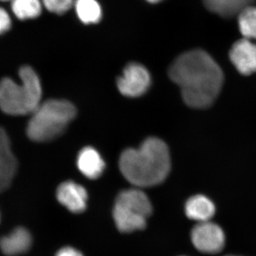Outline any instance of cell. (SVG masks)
<instances>
[{"instance_id": "cell-14", "label": "cell", "mask_w": 256, "mask_h": 256, "mask_svg": "<svg viewBox=\"0 0 256 256\" xmlns=\"http://www.w3.org/2000/svg\"><path fill=\"white\" fill-rule=\"evenodd\" d=\"M254 0H203L208 11L222 16L232 18L252 5Z\"/></svg>"}, {"instance_id": "cell-17", "label": "cell", "mask_w": 256, "mask_h": 256, "mask_svg": "<svg viewBox=\"0 0 256 256\" xmlns=\"http://www.w3.org/2000/svg\"><path fill=\"white\" fill-rule=\"evenodd\" d=\"M238 24L244 38L256 40V8L250 5L242 10L238 15Z\"/></svg>"}, {"instance_id": "cell-9", "label": "cell", "mask_w": 256, "mask_h": 256, "mask_svg": "<svg viewBox=\"0 0 256 256\" xmlns=\"http://www.w3.org/2000/svg\"><path fill=\"white\" fill-rule=\"evenodd\" d=\"M18 163L12 150L8 133L0 127V192L10 188L16 174Z\"/></svg>"}, {"instance_id": "cell-3", "label": "cell", "mask_w": 256, "mask_h": 256, "mask_svg": "<svg viewBox=\"0 0 256 256\" xmlns=\"http://www.w3.org/2000/svg\"><path fill=\"white\" fill-rule=\"evenodd\" d=\"M18 76L20 82L8 77L0 80V110L10 116L31 114L42 102V84L36 72L24 66Z\"/></svg>"}, {"instance_id": "cell-5", "label": "cell", "mask_w": 256, "mask_h": 256, "mask_svg": "<svg viewBox=\"0 0 256 256\" xmlns=\"http://www.w3.org/2000/svg\"><path fill=\"white\" fill-rule=\"evenodd\" d=\"M152 212L149 198L138 188L120 193L114 208V218L120 232L130 233L142 230Z\"/></svg>"}, {"instance_id": "cell-21", "label": "cell", "mask_w": 256, "mask_h": 256, "mask_svg": "<svg viewBox=\"0 0 256 256\" xmlns=\"http://www.w3.org/2000/svg\"><path fill=\"white\" fill-rule=\"evenodd\" d=\"M146 1H148L149 2L151 3H156L162 1V0H146Z\"/></svg>"}, {"instance_id": "cell-1", "label": "cell", "mask_w": 256, "mask_h": 256, "mask_svg": "<svg viewBox=\"0 0 256 256\" xmlns=\"http://www.w3.org/2000/svg\"><path fill=\"white\" fill-rule=\"evenodd\" d=\"M170 78L181 89L184 102L205 108L215 100L223 84V72L205 50H194L180 55L169 70Z\"/></svg>"}, {"instance_id": "cell-16", "label": "cell", "mask_w": 256, "mask_h": 256, "mask_svg": "<svg viewBox=\"0 0 256 256\" xmlns=\"http://www.w3.org/2000/svg\"><path fill=\"white\" fill-rule=\"evenodd\" d=\"M74 6L82 22L95 24L100 21L102 10L96 0H76Z\"/></svg>"}, {"instance_id": "cell-7", "label": "cell", "mask_w": 256, "mask_h": 256, "mask_svg": "<svg viewBox=\"0 0 256 256\" xmlns=\"http://www.w3.org/2000/svg\"><path fill=\"white\" fill-rule=\"evenodd\" d=\"M151 76L146 67L138 63L128 64L117 80V86L122 95L137 98L148 92Z\"/></svg>"}, {"instance_id": "cell-6", "label": "cell", "mask_w": 256, "mask_h": 256, "mask_svg": "<svg viewBox=\"0 0 256 256\" xmlns=\"http://www.w3.org/2000/svg\"><path fill=\"white\" fill-rule=\"evenodd\" d=\"M191 239L194 246L204 254H218L225 246L223 229L210 220L195 225L192 228Z\"/></svg>"}, {"instance_id": "cell-19", "label": "cell", "mask_w": 256, "mask_h": 256, "mask_svg": "<svg viewBox=\"0 0 256 256\" xmlns=\"http://www.w3.org/2000/svg\"><path fill=\"white\" fill-rule=\"evenodd\" d=\"M12 26L11 16L3 8H0V35L9 31Z\"/></svg>"}, {"instance_id": "cell-12", "label": "cell", "mask_w": 256, "mask_h": 256, "mask_svg": "<svg viewBox=\"0 0 256 256\" xmlns=\"http://www.w3.org/2000/svg\"><path fill=\"white\" fill-rule=\"evenodd\" d=\"M77 166L84 176L95 180L102 175L106 164L98 152L92 146H86L79 152Z\"/></svg>"}, {"instance_id": "cell-8", "label": "cell", "mask_w": 256, "mask_h": 256, "mask_svg": "<svg viewBox=\"0 0 256 256\" xmlns=\"http://www.w3.org/2000/svg\"><path fill=\"white\" fill-rule=\"evenodd\" d=\"M229 57L242 75L256 72V44L252 40L244 38L235 42L229 52Z\"/></svg>"}, {"instance_id": "cell-4", "label": "cell", "mask_w": 256, "mask_h": 256, "mask_svg": "<svg viewBox=\"0 0 256 256\" xmlns=\"http://www.w3.org/2000/svg\"><path fill=\"white\" fill-rule=\"evenodd\" d=\"M76 114V108L68 101L53 99L41 102L31 114L26 127L28 138L38 142L52 140L65 131Z\"/></svg>"}, {"instance_id": "cell-10", "label": "cell", "mask_w": 256, "mask_h": 256, "mask_svg": "<svg viewBox=\"0 0 256 256\" xmlns=\"http://www.w3.org/2000/svg\"><path fill=\"white\" fill-rule=\"evenodd\" d=\"M56 196L58 201L73 213H82L86 208V190L74 182L67 181L60 184L57 188Z\"/></svg>"}, {"instance_id": "cell-18", "label": "cell", "mask_w": 256, "mask_h": 256, "mask_svg": "<svg viewBox=\"0 0 256 256\" xmlns=\"http://www.w3.org/2000/svg\"><path fill=\"white\" fill-rule=\"evenodd\" d=\"M42 2L48 11L58 14L68 11L74 4V0H42Z\"/></svg>"}, {"instance_id": "cell-13", "label": "cell", "mask_w": 256, "mask_h": 256, "mask_svg": "<svg viewBox=\"0 0 256 256\" xmlns=\"http://www.w3.org/2000/svg\"><path fill=\"white\" fill-rule=\"evenodd\" d=\"M214 204L204 195H195L185 204V213L190 220L198 223L208 222L215 214Z\"/></svg>"}, {"instance_id": "cell-22", "label": "cell", "mask_w": 256, "mask_h": 256, "mask_svg": "<svg viewBox=\"0 0 256 256\" xmlns=\"http://www.w3.org/2000/svg\"><path fill=\"white\" fill-rule=\"evenodd\" d=\"M2 2L11 1V0H0Z\"/></svg>"}, {"instance_id": "cell-20", "label": "cell", "mask_w": 256, "mask_h": 256, "mask_svg": "<svg viewBox=\"0 0 256 256\" xmlns=\"http://www.w3.org/2000/svg\"><path fill=\"white\" fill-rule=\"evenodd\" d=\"M56 256H84L82 252L72 247H65L60 249Z\"/></svg>"}, {"instance_id": "cell-15", "label": "cell", "mask_w": 256, "mask_h": 256, "mask_svg": "<svg viewBox=\"0 0 256 256\" xmlns=\"http://www.w3.org/2000/svg\"><path fill=\"white\" fill-rule=\"evenodd\" d=\"M13 14L20 20L38 18L42 13V0H11Z\"/></svg>"}, {"instance_id": "cell-2", "label": "cell", "mask_w": 256, "mask_h": 256, "mask_svg": "<svg viewBox=\"0 0 256 256\" xmlns=\"http://www.w3.org/2000/svg\"><path fill=\"white\" fill-rule=\"evenodd\" d=\"M119 166L124 178L134 186H156L169 174V149L159 138H148L138 149L126 150L120 158Z\"/></svg>"}, {"instance_id": "cell-23", "label": "cell", "mask_w": 256, "mask_h": 256, "mask_svg": "<svg viewBox=\"0 0 256 256\" xmlns=\"http://www.w3.org/2000/svg\"></svg>"}, {"instance_id": "cell-11", "label": "cell", "mask_w": 256, "mask_h": 256, "mask_svg": "<svg viewBox=\"0 0 256 256\" xmlns=\"http://www.w3.org/2000/svg\"><path fill=\"white\" fill-rule=\"evenodd\" d=\"M30 232L24 227H18L8 235L0 238V249L5 256H16L25 254L32 246Z\"/></svg>"}]
</instances>
